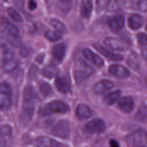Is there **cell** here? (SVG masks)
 Returning <instances> with one entry per match:
<instances>
[{
	"label": "cell",
	"mask_w": 147,
	"mask_h": 147,
	"mask_svg": "<svg viewBox=\"0 0 147 147\" xmlns=\"http://www.w3.org/2000/svg\"><path fill=\"white\" fill-rule=\"evenodd\" d=\"M38 102V98L34 89L30 86L26 87L23 93V109L28 115H32L36 106Z\"/></svg>",
	"instance_id": "obj_1"
},
{
	"label": "cell",
	"mask_w": 147,
	"mask_h": 147,
	"mask_svg": "<svg viewBox=\"0 0 147 147\" xmlns=\"http://www.w3.org/2000/svg\"><path fill=\"white\" fill-rule=\"evenodd\" d=\"M1 26L9 41L14 46H18L20 42L18 29L13 24L5 18L2 20Z\"/></svg>",
	"instance_id": "obj_2"
},
{
	"label": "cell",
	"mask_w": 147,
	"mask_h": 147,
	"mask_svg": "<svg viewBox=\"0 0 147 147\" xmlns=\"http://www.w3.org/2000/svg\"><path fill=\"white\" fill-rule=\"evenodd\" d=\"M2 48V68L5 72H9L14 70L18 65V60L14 56L12 50L7 46L3 45Z\"/></svg>",
	"instance_id": "obj_3"
},
{
	"label": "cell",
	"mask_w": 147,
	"mask_h": 147,
	"mask_svg": "<svg viewBox=\"0 0 147 147\" xmlns=\"http://www.w3.org/2000/svg\"><path fill=\"white\" fill-rule=\"evenodd\" d=\"M68 106L60 100H54L40 109L39 113L42 115H49L56 113H65L69 111Z\"/></svg>",
	"instance_id": "obj_4"
},
{
	"label": "cell",
	"mask_w": 147,
	"mask_h": 147,
	"mask_svg": "<svg viewBox=\"0 0 147 147\" xmlns=\"http://www.w3.org/2000/svg\"><path fill=\"white\" fill-rule=\"evenodd\" d=\"M94 69L85 61L79 59L76 62L75 76L78 82H81L92 74Z\"/></svg>",
	"instance_id": "obj_5"
},
{
	"label": "cell",
	"mask_w": 147,
	"mask_h": 147,
	"mask_svg": "<svg viewBox=\"0 0 147 147\" xmlns=\"http://www.w3.org/2000/svg\"><path fill=\"white\" fill-rule=\"evenodd\" d=\"M127 142L132 147H145L147 146V133L142 130H137L127 137Z\"/></svg>",
	"instance_id": "obj_6"
},
{
	"label": "cell",
	"mask_w": 147,
	"mask_h": 147,
	"mask_svg": "<svg viewBox=\"0 0 147 147\" xmlns=\"http://www.w3.org/2000/svg\"><path fill=\"white\" fill-rule=\"evenodd\" d=\"M0 92L1 109L2 110L8 109L11 104L12 89L10 85L6 82H3L1 85Z\"/></svg>",
	"instance_id": "obj_7"
},
{
	"label": "cell",
	"mask_w": 147,
	"mask_h": 147,
	"mask_svg": "<svg viewBox=\"0 0 147 147\" xmlns=\"http://www.w3.org/2000/svg\"><path fill=\"white\" fill-rule=\"evenodd\" d=\"M52 134L61 138H67L70 133L69 122L65 119L59 121L52 130Z\"/></svg>",
	"instance_id": "obj_8"
},
{
	"label": "cell",
	"mask_w": 147,
	"mask_h": 147,
	"mask_svg": "<svg viewBox=\"0 0 147 147\" xmlns=\"http://www.w3.org/2000/svg\"><path fill=\"white\" fill-rule=\"evenodd\" d=\"M104 121L99 118H95L88 122L85 125V129L90 133H100L105 130Z\"/></svg>",
	"instance_id": "obj_9"
},
{
	"label": "cell",
	"mask_w": 147,
	"mask_h": 147,
	"mask_svg": "<svg viewBox=\"0 0 147 147\" xmlns=\"http://www.w3.org/2000/svg\"><path fill=\"white\" fill-rule=\"evenodd\" d=\"M104 43L107 47L115 51H124L128 49V45L126 42L115 38H107L105 40Z\"/></svg>",
	"instance_id": "obj_10"
},
{
	"label": "cell",
	"mask_w": 147,
	"mask_h": 147,
	"mask_svg": "<svg viewBox=\"0 0 147 147\" xmlns=\"http://www.w3.org/2000/svg\"><path fill=\"white\" fill-rule=\"evenodd\" d=\"M124 17L121 15L114 16L109 18L108 25L110 30L114 33L119 32L124 26Z\"/></svg>",
	"instance_id": "obj_11"
},
{
	"label": "cell",
	"mask_w": 147,
	"mask_h": 147,
	"mask_svg": "<svg viewBox=\"0 0 147 147\" xmlns=\"http://www.w3.org/2000/svg\"><path fill=\"white\" fill-rule=\"evenodd\" d=\"M109 72L114 76L119 78H126L130 75L129 70L119 64L111 65L109 68Z\"/></svg>",
	"instance_id": "obj_12"
},
{
	"label": "cell",
	"mask_w": 147,
	"mask_h": 147,
	"mask_svg": "<svg viewBox=\"0 0 147 147\" xmlns=\"http://www.w3.org/2000/svg\"><path fill=\"white\" fill-rule=\"evenodd\" d=\"M83 54L87 60H88L95 65L98 67H101L103 66L104 64L103 59L90 49L84 48L83 49Z\"/></svg>",
	"instance_id": "obj_13"
},
{
	"label": "cell",
	"mask_w": 147,
	"mask_h": 147,
	"mask_svg": "<svg viewBox=\"0 0 147 147\" xmlns=\"http://www.w3.org/2000/svg\"><path fill=\"white\" fill-rule=\"evenodd\" d=\"M93 46L96 50H97L102 55H103L105 57L110 60L121 61L123 59V56L122 55L119 54H115L110 52L109 50H107L106 48H104L103 46L98 43H95Z\"/></svg>",
	"instance_id": "obj_14"
},
{
	"label": "cell",
	"mask_w": 147,
	"mask_h": 147,
	"mask_svg": "<svg viewBox=\"0 0 147 147\" xmlns=\"http://www.w3.org/2000/svg\"><path fill=\"white\" fill-rule=\"evenodd\" d=\"M118 105L122 111L125 113H129L133 110L134 103L131 97L124 96L119 100Z\"/></svg>",
	"instance_id": "obj_15"
},
{
	"label": "cell",
	"mask_w": 147,
	"mask_h": 147,
	"mask_svg": "<svg viewBox=\"0 0 147 147\" xmlns=\"http://www.w3.org/2000/svg\"><path fill=\"white\" fill-rule=\"evenodd\" d=\"M67 46L65 43L61 42L55 45L52 48V56L58 63H60L65 56Z\"/></svg>",
	"instance_id": "obj_16"
},
{
	"label": "cell",
	"mask_w": 147,
	"mask_h": 147,
	"mask_svg": "<svg viewBox=\"0 0 147 147\" xmlns=\"http://www.w3.org/2000/svg\"><path fill=\"white\" fill-rule=\"evenodd\" d=\"M114 83L108 80H102L97 82L94 86V91L96 94H102L111 89Z\"/></svg>",
	"instance_id": "obj_17"
},
{
	"label": "cell",
	"mask_w": 147,
	"mask_h": 147,
	"mask_svg": "<svg viewBox=\"0 0 147 147\" xmlns=\"http://www.w3.org/2000/svg\"><path fill=\"white\" fill-rule=\"evenodd\" d=\"M55 85L57 90L63 94L67 93L70 89L69 83L67 78L64 76L56 78L55 81Z\"/></svg>",
	"instance_id": "obj_18"
},
{
	"label": "cell",
	"mask_w": 147,
	"mask_h": 147,
	"mask_svg": "<svg viewBox=\"0 0 147 147\" xmlns=\"http://www.w3.org/2000/svg\"><path fill=\"white\" fill-rule=\"evenodd\" d=\"M76 113L78 118L82 120L89 118L92 114L91 109L84 104H80L77 106Z\"/></svg>",
	"instance_id": "obj_19"
},
{
	"label": "cell",
	"mask_w": 147,
	"mask_h": 147,
	"mask_svg": "<svg viewBox=\"0 0 147 147\" xmlns=\"http://www.w3.org/2000/svg\"><path fill=\"white\" fill-rule=\"evenodd\" d=\"M11 136V127L4 125L1 128V147H6L7 143L9 142Z\"/></svg>",
	"instance_id": "obj_20"
},
{
	"label": "cell",
	"mask_w": 147,
	"mask_h": 147,
	"mask_svg": "<svg viewBox=\"0 0 147 147\" xmlns=\"http://www.w3.org/2000/svg\"><path fill=\"white\" fill-rule=\"evenodd\" d=\"M36 143L40 147H62L58 142L46 137L37 138Z\"/></svg>",
	"instance_id": "obj_21"
},
{
	"label": "cell",
	"mask_w": 147,
	"mask_h": 147,
	"mask_svg": "<svg viewBox=\"0 0 147 147\" xmlns=\"http://www.w3.org/2000/svg\"><path fill=\"white\" fill-rule=\"evenodd\" d=\"M143 22L144 20L142 16L137 14H132L128 19L129 26L133 30H136L141 28Z\"/></svg>",
	"instance_id": "obj_22"
},
{
	"label": "cell",
	"mask_w": 147,
	"mask_h": 147,
	"mask_svg": "<svg viewBox=\"0 0 147 147\" xmlns=\"http://www.w3.org/2000/svg\"><path fill=\"white\" fill-rule=\"evenodd\" d=\"M42 75L49 79L52 78L59 74V69L53 64H49L46 65L42 69Z\"/></svg>",
	"instance_id": "obj_23"
},
{
	"label": "cell",
	"mask_w": 147,
	"mask_h": 147,
	"mask_svg": "<svg viewBox=\"0 0 147 147\" xmlns=\"http://www.w3.org/2000/svg\"><path fill=\"white\" fill-rule=\"evenodd\" d=\"M121 92L119 90H116L108 94L105 96L104 102L107 105H113L118 99L121 95Z\"/></svg>",
	"instance_id": "obj_24"
},
{
	"label": "cell",
	"mask_w": 147,
	"mask_h": 147,
	"mask_svg": "<svg viewBox=\"0 0 147 147\" xmlns=\"http://www.w3.org/2000/svg\"><path fill=\"white\" fill-rule=\"evenodd\" d=\"M92 6L90 1H86L82 3L80 11L82 16L86 18H89L92 11Z\"/></svg>",
	"instance_id": "obj_25"
},
{
	"label": "cell",
	"mask_w": 147,
	"mask_h": 147,
	"mask_svg": "<svg viewBox=\"0 0 147 147\" xmlns=\"http://www.w3.org/2000/svg\"><path fill=\"white\" fill-rule=\"evenodd\" d=\"M49 23L52 25V26L57 32L63 33L66 32L67 29L65 25L59 20L55 18H52L49 20Z\"/></svg>",
	"instance_id": "obj_26"
},
{
	"label": "cell",
	"mask_w": 147,
	"mask_h": 147,
	"mask_svg": "<svg viewBox=\"0 0 147 147\" xmlns=\"http://www.w3.org/2000/svg\"><path fill=\"white\" fill-rule=\"evenodd\" d=\"M39 89L44 96H48L52 92V89L51 86L44 81H41L39 83Z\"/></svg>",
	"instance_id": "obj_27"
},
{
	"label": "cell",
	"mask_w": 147,
	"mask_h": 147,
	"mask_svg": "<svg viewBox=\"0 0 147 147\" xmlns=\"http://www.w3.org/2000/svg\"><path fill=\"white\" fill-rule=\"evenodd\" d=\"M136 118L141 122L147 121V106L145 105L140 106L136 114Z\"/></svg>",
	"instance_id": "obj_28"
},
{
	"label": "cell",
	"mask_w": 147,
	"mask_h": 147,
	"mask_svg": "<svg viewBox=\"0 0 147 147\" xmlns=\"http://www.w3.org/2000/svg\"><path fill=\"white\" fill-rule=\"evenodd\" d=\"M128 65L133 69H137L140 65V60L136 54H131L127 60Z\"/></svg>",
	"instance_id": "obj_29"
},
{
	"label": "cell",
	"mask_w": 147,
	"mask_h": 147,
	"mask_svg": "<svg viewBox=\"0 0 147 147\" xmlns=\"http://www.w3.org/2000/svg\"><path fill=\"white\" fill-rule=\"evenodd\" d=\"M7 13L10 17L14 21L21 22L22 21V18L21 15L14 8L9 7L7 10Z\"/></svg>",
	"instance_id": "obj_30"
},
{
	"label": "cell",
	"mask_w": 147,
	"mask_h": 147,
	"mask_svg": "<svg viewBox=\"0 0 147 147\" xmlns=\"http://www.w3.org/2000/svg\"><path fill=\"white\" fill-rule=\"evenodd\" d=\"M45 36L49 41L52 42L58 41L61 38V36L60 33L49 30L45 32Z\"/></svg>",
	"instance_id": "obj_31"
},
{
	"label": "cell",
	"mask_w": 147,
	"mask_h": 147,
	"mask_svg": "<svg viewBox=\"0 0 147 147\" xmlns=\"http://www.w3.org/2000/svg\"><path fill=\"white\" fill-rule=\"evenodd\" d=\"M123 5V2L122 0H114L110 5L109 7L110 11H116L120 9Z\"/></svg>",
	"instance_id": "obj_32"
},
{
	"label": "cell",
	"mask_w": 147,
	"mask_h": 147,
	"mask_svg": "<svg viewBox=\"0 0 147 147\" xmlns=\"http://www.w3.org/2000/svg\"><path fill=\"white\" fill-rule=\"evenodd\" d=\"M110 0H96V6L98 11L105 9L109 5Z\"/></svg>",
	"instance_id": "obj_33"
},
{
	"label": "cell",
	"mask_w": 147,
	"mask_h": 147,
	"mask_svg": "<svg viewBox=\"0 0 147 147\" xmlns=\"http://www.w3.org/2000/svg\"><path fill=\"white\" fill-rule=\"evenodd\" d=\"M137 40L141 45H147V34L144 33H138L137 34Z\"/></svg>",
	"instance_id": "obj_34"
},
{
	"label": "cell",
	"mask_w": 147,
	"mask_h": 147,
	"mask_svg": "<svg viewBox=\"0 0 147 147\" xmlns=\"http://www.w3.org/2000/svg\"><path fill=\"white\" fill-rule=\"evenodd\" d=\"M137 8L141 11H147V0L139 1L137 3Z\"/></svg>",
	"instance_id": "obj_35"
},
{
	"label": "cell",
	"mask_w": 147,
	"mask_h": 147,
	"mask_svg": "<svg viewBox=\"0 0 147 147\" xmlns=\"http://www.w3.org/2000/svg\"><path fill=\"white\" fill-rule=\"evenodd\" d=\"M37 7V3L34 0H30L28 2V7L30 10H33Z\"/></svg>",
	"instance_id": "obj_36"
},
{
	"label": "cell",
	"mask_w": 147,
	"mask_h": 147,
	"mask_svg": "<svg viewBox=\"0 0 147 147\" xmlns=\"http://www.w3.org/2000/svg\"><path fill=\"white\" fill-rule=\"evenodd\" d=\"M109 144L110 147H120L118 142L114 139H111L109 141Z\"/></svg>",
	"instance_id": "obj_37"
},
{
	"label": "cell",
	"mask_w": 147,
	"mask_h": 147,
	"mask_svg": "<svg viewBox=\"0 0 147 147\" xmlns=\"http://www.w3.org/2000/svg\"><path fill=\"white\" fill-rule=\"evenodd\" d=\"M141 55L144 59H147V48H145L142 50Z\"/></svg>",
	"instance_id": "obj_38"
},
{
	"label": "cell",
	"mask_w": 147,
	"mask_h": 147,
	"mask_svg": "<svg viewBox=\"0 0 147 147\" xmlns=\"http://www.w3.org/2000/svg\"><path fill=\"white\" fill-rule=\"evenodd\" d=\"M60 1H63V2H65V1H68V0H60Z\"/></svg>",
	"instance_id": "obj_39"
},
{
	"label": "cell",
	"mask_w": 147,
	"mask_h": 147,
	"mask_svg": "<svg viewBox=\"0 0 147 147\" xmlns=\"http://www.w3.org/2000/svg\"><path fill=\"white\" fill-rule=\"evenodd\" d=\"M146 30H147V23H146Z\"/></svg>",
	"instance_id": "obj_40"
}]
</instances>
